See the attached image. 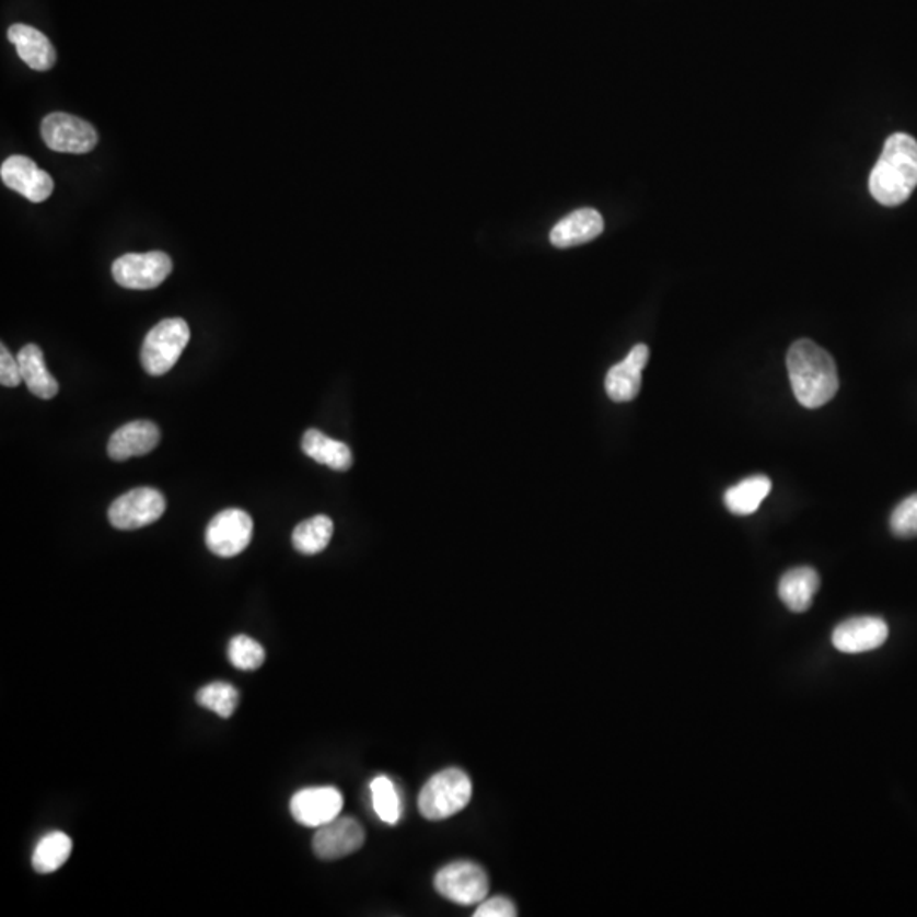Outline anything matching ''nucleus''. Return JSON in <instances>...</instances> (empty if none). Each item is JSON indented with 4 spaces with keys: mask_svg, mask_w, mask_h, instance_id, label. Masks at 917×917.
Returning a JSON list of instances; mask_svg holds the SVG:
<instances>
[{
    "mask_svg": "<svg viewBox=\"0 0 917 917\" xmlns=\"http://www.w3.org/2000/svg\"><path fill=\"white\" fill-rule=\"evenodd\" d=\"M787 368L793 395L805 408H821L838 393L839 375L833 357L808 338L790 347Z\"/></svg>",
    "mask_w": 917,
    "mask_h": 917,
    "instance_id": "1",
    "label": "nucleus"
},
{
    "mask_svg": "<svg viewBox=\"0 0 917 917\" xmlns=\"http://www.w3.org/2000/svg\"><path fill=\"white\" fill-rule=\"evenodd\" d=\"M868 184L880 205L892 208L906 202L917 186V141L910 135H892Z\"/></svg>",
    "mask_w": 917,
    "mask_h": 917,
    "instance_id": "2",
    "label": "nucleus"
},
{
    "mask_svg": "<svg viewBox=\"0 0 917 917\" xmlns=\"http://www.w3.org/2000/svg\"><path fill=\"white\" fill-rule=\"evenodd\" d=\"M471 797L473 783L463 769H442L423 785L418 797V809L425 819L442 821L464 811Z\"/></svg>",
    "mask_w": 917,
    "mask_h": 917,
    "instance_id": "3",
    "label": "nucleus"
},
{
    "mask_svg": "<svg viewBox=\"0 0 917 917\" xmlns=\"http://www.w3.org/2000/svg\"><path fill=\"white\" fill-rule=\"evenodd\" d=\"M189 325L183 318H169L156 323L141 347V365L147 374H167L189 344Z\"/></svg>",
    "mask_w": 917,
    "mask_h": 917,
    "instance_id": "4",
    "label": "nucleus"
},
{
    "mask_svg": "<svg viewBox=\"0 0 917 917\" xmlns=\"http://www.w3.org/2000/svg\"><path fill=\"white\" fill-rule=\"evenodd\" d=\"M433 885L442 897L458 906H476L489 892L488 873L473 861H454L440 868Z\"/></svg>",
    "mask_w": 917,
    "mask_h": 917,
    "instance_id": "5",
    "label": "nucleus"
},
{
    "mask_svg": "<svg viewBox=\"0 0 917 917\" xmlns=\"http://www.w3.org/2000/svg\"><path fill=\"white\" fill-rule=\"evenodd\" d=\"M165 512V498L155 488H135L111 503V525L119 531H137L156 522Z\"/></svg>",
    "mask_w": 917,
    "mask_h": 917,
    "instance_id": "6",
    "label": "nucleus"
},
{
    "mask_svg": "<svg viewBox=\"0 0 917 917\" xmlns=\"http://www.w3.org/2000/svg\"><path fill=\"white\" fill-rule=\"evenodd\" d=\"M42 137L54 152L73 155L92 152L100 140L94 126L67 113L48 114L42 123Z\"/></svg>",
    "mask_w": 917,
    "mask_h": 917,
    "instance_id": "7",
    "label": "nucleus"
},
{
    "mask_svg": "<svg viewBox=\"0 0 917 917\" xmlns=\"http://www.w3.org/2000/svg\"><path fill=\"white\" fill-rule=\"evenodd\" d=\"M254 535V520L247 512L228 509L218 513L206 529V546L220 558H235L247 549Z\"/></svg>",
    "mask_w": 917,
    "mask_h": 917,
    "instance_id": "8",
    "label": "nucleus"
},
{
    "mask_svg": "<svg viewBox=\"0 0 917 917\" xmlns=\"http://www.w3.org/2000/svg\"><path fill=\"white\" fill-rule=\"evenodd\" d=\"M172 272V260L163 252L149 254H126L114 260V281L126 289H155L162 285Z\"/></svg>",
    "mask_w": 917,
    "mask_h": 917,
    "instance_id": "9",
    "label": "nucleus"
},
{
    "mask_svg": "<svg viewBox=\"0 0 917 917\" xmlns=\"http://www.w3.org/2000/svg\"><path fill=\"white\" fill-rule=\"evenodd\" d=\"M344 797L335 787H311L294 793L291 799L292 817L301 826L318 827L332 823L340 815Z\"/></svg>",
    "mask_w": 917,
    "mask_h": 917,
    "instance_id": "10",
    "label": "nucleus"
},
{
    "mask_svg": "<svg viewBox=\"0 0 917 917\" xmlns=\"http://www.w3.org/2000/svg\"><path fill=\"white\" fill-rule=\"evenodd\" d=\"M365 841L364 827L353 817L334 819L318 827L313 838V851L320 860H338L359 851Z\"/></svg>",
    "mask_w": 917,
    "mask_h": 917,
    "instance_id": "11",
    "label": "nucleus"
},
{
    "mask_svg": "<svg viewBox=\"0 0 917 917\" xmlns=\"http://www.w3.org/2000/svg\"><path fill=\"white\" fill-rule=\"evenodd\" d=\"M2 183L33 202H43L54 193V178L42 171L33 160L24 155H12L0 167Z\"/></svg>",
    "mask_w": 917,
    "mask_h": 917,
    "instance_id": "12",
    "label": "nucleus"
},
{
    "mask_svg": "<svg viewBox=\"0 0 917 917\" xmlns=\"http://www.w3.org/2000/svg\"><path fill=\"white\" fill-rule=\"evenodd\" d=\"M889 627L879 617H855L839 624L833 632V645L846 654L873 651L885 645Z\"/></svg>",
    "mask_w": 917,
    "mask_h": 917,
    "instance_id": "13",
    "label": "nucleus"
},
{
    "mask_svg": "<svg viewBox=\"0 0 917 917\" xmlns=\"http://www.w3.org/2000/svg\"><path fill=\"white\" fill-rule=\"evenodd\" d=\"M649 360V349L645 344L634 347L626 359L615 364L605 378L608 398L615 403L632 402L641 391V374Z\"/></svg>",
    "mask_w": 917,
    "mask_h": 917,
    "instance_id": "14",
    "label": "nucleus"
},
{
    "mask_svg": "<svg viewBox=\"0 0 917 917\" xmlns=\"http://www.w3.org/2000/svg\"><path fill=\"white\" fill-rule=\"evenodd\" d=\"M159 442L160 430L153 421H129L111 436L107 455L113 461L121 463L138 455L149 454L159 445Z\"/></svg>",
    "mask_w": 917,
    "mask_h": 917,
    "instance_id": "15",
    "label": "nucleus"
},
{
    "mask_svg": "<svg viewBox=\"0 0 917 917\" xmlns=\"http://www.w3.org/2000/svg\"><path fill=\"white\" fill-rule=\"evenodd\" d=\"M8 38L15 46L21 60L30 69L46 72L57 61V51L50 39L43 35L42 31L26 24H12L8 31Z\"/></svg>",
    "mask_w": 917,
    "mask_h": 917,
    "instance_id": "16",
    "label": "nucleus"
},
{
    "mask_svg": "<svg viewBox=\"0 0 917 917\" xmlns=\"http://www.w3.org/2000/svg\"><path fill=\"white\" fill-rule=\"evenodd\" d=\"M602 232L603 218L596 209H578L553 228L550 243L558 248L577 247L592 242L602 235Z\"/></svg>",
    "mask_w": 917,
    "mask_h": 917,
    "instance_id": "17",
    "label": "nucleus"
},
{
    "mask_svg": "<svg viewBox=\"0 0 917 917\" xmlns=\"http://www.w3.org/2000/svg\"><path fill=\"white\" fill-rule=\"evenodd\" d=\"M819 584H821V580H819L815 569L805 568V566L804 568L790 569L781 577L780 584H778V595L790 611L802 614V612H808L812 607Z\"/></svg>",
    "mask_w": 917,
    "mask_h": 917,
    "instance_id": "18",
    "label": "nucleus"
},
{
    "mask_svg": "<svg viewBox=\"0 0 917 917\" xmlns=\"http://www.w3.org/2000/svg\"><path fill=\"white\" fill-rule=\"evenodd\" d=\"M304 454L316 463L325 464L338 473H346L352 467V451L349 445L326 437L320 430H306L301 442Z\"/></svg>",
    "mask_w": 917,
    "mask_h": 917,
    "instance_id": "19",
    "label": "nucleus"
},
{
    "mask_svg": "<svg viewBox=\"0 0 917 917\" xmlns=\"http://www.w3.org/2000/svg\"><path fill=\"white\" fill-rule=\"evenodd\" d=\"M18 360H20L23 381L33 395L42 399H51L57 396V380L46 369L45 357L38 346L27 344L18 353Z\"/></svg>",
    "mask_w": 917,
    "mask_h": 917,
    "instance_id": "20",
    "label": "nucleus"
},
{
    "mask_svg": "<svg viewBox=\"0 0 917 917\" xmlns=\"http://www.w3.org/2000/svg\"><path fill=\"white\" fill-rule=\"evenodd\" d=\"M771 491V481L763 474L743 479L738 485L726 491L724 503L729 512L734 515H751L759 509L766 497Z\"/></svg>",
    "mask_w": 917,
    "mask_h": 917,
    "instance_id": "21",
    "label": "nucleus"
},
{
    "mask_svg": "<svg viewBox=\"0 0 917 917\" xmlns=\"http://www.w3.org/2000/svg\"><path fill=\"white\" fill-rule=\"evenodd\" d=\"M72 854V839L61 831L46 834L33 851L31 863L38 873H54L63 867Z\"/></svg>",
    "mask_w": 917,
    "mask_h": 917,
    "instance_id": "22",
    "label": "nucleus"
},
{
    "mask_svg": "<svg viewBox=\"0 0 917 917\" xmlns=\"http://www.w3.org/2000/svg\"><path fill=\"white\" fill-rule=\"evenodd\" d=\"M334 535V522L326 515L304 520L292 532V546L304 556H315L326 549Z\"/></svg>",
    "mask_w": 917,
    "mask_h": 917,
    "instance_id": "23",
    "label": "nucleus"
},
{
    "mask_svg": "<svg viewBox=\"0 0 917 917\" xmlns=\"http://www.w3.org/2000/svg\"><path fill=\"white\" fill-rule=\"evenodd\" d=\"M372 808L384 824L395 826L402 819V799L395 783L387 777H375L371 781Z\"/></svg>",
    "mask_w": 917,
    "mask_h": 917,
    "instance_id": "24",
    "label": "nucleus"
},
{
    "mask_svg": "<svg viewBox=\"0 0 917 917\" xmlns=\"http://www.w3.org/2000/svg\"><path fill=\"white\" fill-rule=\"evenodd\" d=\"M196 700L205 709L228 719L235 713L236 707H239L240 694L235 686L230 685V683L214 682L202 686L196 695Z\"/></svg>",
    "mask_w": 917,
    "mask_h": 917,
    "instance_id": "25",
    "label": "nucleus"
},
{
    "mask_svg": "<svg viewBox=\"0 0 917 917\" xmlns=\"http://www.w3.org/2000/svg\"><path fill=\"white\" fill-rule=\"evenodd\" d=\"M228 660L236 670L255 671L266 661V649L248 636H235L228 645Z\"/></svg>",
    "mask_w": 917,
    "mask_h": 917,
    "instance_id": "26",
    "label": "nucleus"
},
{
    "mask_svg": "<svg viewBox=\"0 0 917 917\" xmlns=\"http://www.w3.org/2000/svg\"><path fill=\"white\" fill-rule=\"evenodd\" d=\"M891 529L897 537H917V494L898 504L891 516Z\"/></svg>",
    "mask_w": 917,
    "mask_h": 917,
    "instance_id": "27",
    "label": "nucleus"
},
{
    "mask_svg": "<svg viewBox=\"0 0 917 917\" xmlns=\"http://www.w3.org/2000/svg\"><path fill=\"white\" fill-rule=\"evenodd\" d=\"M23 381L20 360L14 359L8 347H0V383L5 387L20 386Z\"/></svg>",
    "mask_w": 917,
    "mask_h": 917,
    "instance_id": "28",
    "label": "nucleus"
},
{
    "mask_svg": "<svg viewBox=\"0 0 917 917\" xmlns=\"http://www.w3.org/2000/svg\"><path fill=\"white\" fill-rule=\"evenodd\" d=\"M515 904L507 897H491L479 903L478 909L474 910V917H515Z\"/></svg>",
    "mask_w": 917,
    "mask_h": 917,
    "instance_id": "29",
    "label": "nucleus"
}]
</instances>
